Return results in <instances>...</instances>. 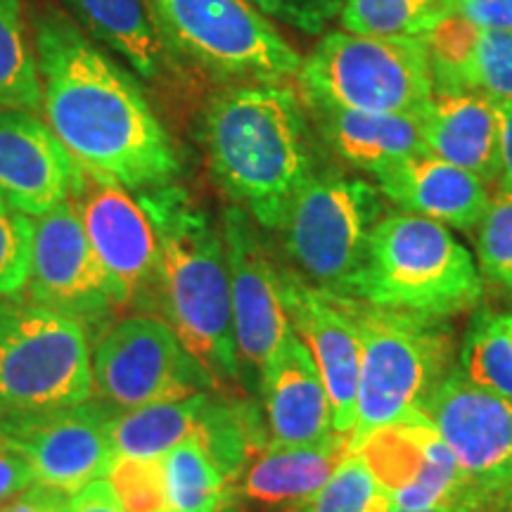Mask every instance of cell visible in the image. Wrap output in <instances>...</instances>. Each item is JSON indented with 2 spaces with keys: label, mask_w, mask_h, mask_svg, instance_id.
I'll return each instance as SVG.
<instances>
[{
  "label": "cell",
  "mask_w": 512,
  "mask_h": 512,
  "mask_svg": "<svg viewBox=\"0 0 512 512\" xmlns=\"http://www.w3.org/2000/svg\"><path fill=\"white\" fill-rule=\"evenodd\" d=\"M299 93L309 105L354 112L420 114L434 83L420 38H384L332 29L302 60Z\"/></svg>",
  "instance_id": "52a82bcc"
},
{
  "label": "cell",
  "mask_w": 512,
  "mask_h": 512,
  "mask_svg": "<svg viewBox=\"0 0 512 512\" xmlns=\"http://www.w3.org/2000/svg\"><path fill=\"white\" fill-rule=\"evenodd\" d=\"M107 484L124 512H169L162 458H114Z\"/></svg>",
  "instance_id": "d6a6232c"
},
{
  "label": "cell",
  "mask_w": 512,
  "mask_h": 512,
  "mask_svg": "<svg viewBox=\"0 0 512 512\" xmlns=\"http://www.w3.org/2000/svg\"><path fill=\"white\" fill-rule=\"evenodd\" d=\"M482 31L456 10L420 38L430 64L434 93L477 91L475 74Z\"/></svg>",
  "instance_id": "f1b7e54d"
},
{
  "label": "cell",
  "mask_w": 512,
  "mask_h": 512,
  "mask_svg": "<svg viewBox=\"0 0 512 512\" xmlns=\"http://www.w3.org/2000/svg\"><path fill=\"white\" fill-rule=\"evenodd\" d=\"M74 202L93 252L126 292L128 306L157 311L159 245L138 197L119 185L86 176V185Z\"/></svg>",
  "instance_id": "2e32d148"
},
{
  "label": "cell",
  "mask_w": 512,
  "mask_h": 512,
  "mask_svg": "<svg viewBox=\"0 0 512 512\" xmlns=\"http://www.w3.org/2000/svg\"><path fill=\"white\" fill-rule=\"evenodd\" d=\"M501 325H503L505 335H508V339L512 342V311L501 313Z\"/></svg>",
  "instance_id": "b9f144b4"
},
{
  "label": "cell",
  "mask_w": 512,
  "mask_h": 512,
  "mask_svg": "<svg viewBox=\"0 0 512 512\" xmlns=\"http://www.w3.org/2000/svg\"><path fill=\"white\" fill-rule=\"evenodd\" d=\"M503 110V169L498 188L512 192V102H501Z\"/></svg>",
  "instance_id": "ab89813d"
},
{
  "label": "cell",
  "mask_w": 512,
  "mask_h": 512,
  "mask_svg": "<svg viewBox=\"0 0 512 512\" xmlns=\"http://www.w3.org/2000/svg\"><path fill=\"white\" fill-rule=\"evenodd\" d=\"M91 394L86 330L31 299H0V418L79 406Z\"/></svg>",
  "instance_id": "ba28073f"
},
{
  "label": "cell",
  "mask_w": 512,
  "mask_h": 512,
  "mask_svg": "<svg viewBox=\"0 0 512 512\" xmlns=\"http://www.w3.org/2000/svg\"><path fill=\"white\" fill-rule=\"evenodd\" d=\"M67 512H124L117 498H114L110 484L98 482L88 484L79 494L69 496Z\"/></svg>",
  "instance_id": "f35d334b"
},
{
  "label": "cell",
  "mask_w": 512,
  "mask_h": 512,
  "mask_svg": "<svg viewBox=\"0 0 512 512\" xmlns=\"http://www.w3.org/2000/svg\"><path fill=\"white\" fill-rule=\"evenodd\" d=\"M392 512H467V508H434V510H392Z\"/></svg>",
  "instance_id": "7bdbcfd3"
},
{
  "label": "cell",
  "mask_w": 512,
  "mask_h": 512,
  "mask_svg": "<svg viewBox=\"0 0 512 512\" xmlns=\"http://www.w3.org/2000/svg\"><path fill=\"white\" fill-rule=\"evenodd\" d=\"M370 467L394 510L470 508V491L451 448L425 415L382 427L354 451Z\"/></svg>",
  "instance_id": "9a60e30c"
},
{
  "label": "cell",
  "mask_w": 512,
  "mask_h": 512,
  "mask_svg": "<svg viewBox=\"0 0 512 512\" xmlns=\"http://www.w3.org/2000/svg\"><path fill=\"white\" fill-rule=\"evenodd\" d=\"M261 380L273 446H304L332 437V406L320 370L304 339L294 332Z\"/></svg>",
  "instance_id": "44dd1931"
},
{
  "label": "cell",
  "mask_w": 512,
  "mask_h": 512,
  "mask_svg": "<svg viewBox=\"0 0 512 512\" xmlns=\"http://www.w3.org/2000/svg\"><path fill=\"white\" fill-rule=\"evenodd\" d=\"M285 299L294 332L304 339L328 389L335 432L349 437L356 422L361 335L347 302L339 294L318 290L283 264Z\"/></svg>",
  "instance_id": "e0dca14e"
},
{
  "label": "cell",
  "mask_w": 512,
  "mask_h": 512,
  "mask_svg": "<svg viewBox=\"0 0 512 512\" xmlns=\"http://www.w3.org/2000/svg\"><path fill=\"white\" fill-rule=\"evenodd\" d=\"M467 512H512V482L491 494L479 496Z\"/></svg>",
  "instance_id": "60d3db41"
},
{
  "label": "cell",
  "mask_w": 512,
  "mask_h": 512,
  "mask_svg": "<svg viewBox=\"0 0 512 512\" xmlns=\"http://www.w3.org/2000/svg\"><path fill=\"white\" fill-rule=\"evenodd\" d=\"M67 501L69 496L62 491L34 482L0 505V512H67Z\"/></svg>",
  "instance_id": "8d00e7d4"
},
{
  "label": "cell",
  "mask_w": 512,
  "mask_h": 512,
  "mask_svg": "<svg viewBox=\"0 0 512 512\" xmlns=\"http://www.w3.org/2000/svg\"><path fill=\"white\" fill-rule=\"evenodd\" d=\"M425 152L498 183L503 169L501 102L479 91L434 93L422 110Z\"/></svg>",
  "instance_id": "d6986e66"
},
{
  "label": "cell",
  "mask_w": 512,
  "mask_h": 512,
  "mask_svg": "<svg viewBox=\"0 0 512 512\" xmlns=\"http://www.w3.org/2000/svg\"><path fill=\"white\" fill-rule=\"evenodd\" d=\"M178 60L223 83L290 81L302 55L247 0H152Z\"/></svg>",
  "instance_id": "9c48e42d"
},
{
  "label": "cell",
  "mask_w": 512,
  "mask_h": 512,
  "mask_svg": "<svg viewBox=\"0 0 512 512\" xmlns=\"http://www.w3.org/2000/svg\"><path fill=\"white\" fill-rule=\"evenodd\" d=\"M114 408L86 401L57 411L0 418V444L19 453L38 484L74 496L107 477L114 463L110 420Z\"/></svg>",
  "instance_id": "4fadbf2b"
},
{
  "label": "cell",
  "mask_w": 512,
  "mask_h": 512,
  "mask_svg": "<svg viewBox=\"0 0 512 512\" xmlns=\"http://www.w3.org/2000/svg\"><path fill=\"white\" fill-rule=\"evenodd\" d=\"M458 0H342V29L363 36L422 38Z\"/></svg>",
  "instance_id": "83f0119b"
},
{
  "label": "cell",
  "mask_w": 512,
  "mask_h": 512,
  "mask_svg": "<svg viewBox=\"0 0 512 512\" xmlns=\"http://www.w3.org/2000/svg\"><path fill=\"white\" fill-rule=\"evenodd\" d=\"M169 512H223L238 486L197 441H183L162 456Z\"/></svg>",
  "instance_id": "484cf974"
},
{
  "label": "cell",
  "mask_w": 512,
  "mask_h": 512,
  "mask_svg": "<svg viewBox=\"0 0 512 512\" xmlns=\"http://www.w3.org/2000/svg\"><path fill=\"white\" fill-rule=\"evenodd\" d=\"M223 512H240V510H235V508H233V505H228V508H226V510H223Z\"/></svg>",
  "instance_id": "ee69618b"
},
{
  "label": "cell",
  "mask_w": 512,
  "mask_h": 512,
  "mask_svg": "<svg viewBox=\"0 0 512 512\" xmlns=\"http://www.w3.org/2000/svg\"><path fill=\"white\" fill-rule=\"evenodd\" d=\"M34 219L0 202V299L17 297L29 283Z\"/></svg>",
  "instance_id": "836d02e7"
},
{
  "label": "cell",
  "mask_w": 512,
  "mask_h": 512,
  "mask_svg": "<svg viewBox=\"0 0 512 512\" xmlns=\"http://www.w3.org/2000/svg\"><path fill=\"white\" fill-rule=\"evenodd\" d=\"M384 214L387 200L373 181L323 166L294 197L275 235L306 283L351 297Z\"/></svg>",
  "instance_id": "8992f818"
},
{
  "label": "cell",
  "mask_w": 512,
  "mask_h": 512,
  "mask_svg": "<svg viewBox=\"0 0 512 512\" xmlns=\"http://www.w3.org/2000/svg\"><path fill=\"white\" fill-rule=\"evenodd\" d=\"M31 29L43 117L83 174L131 192L174 183L181 155L136 76L60 10L43 8Z\"/></svg>",
  "instance_id": "6da1fadb"
},
{
  "label": "cell",
  "mask_w": 512,
  "mask_h": 512,
  "mask_svg": "<svg viewBox=\"0 0 512 512\" xmlns=\"http://www.w3.org/2000/svg\"><path fill=\"white\" fill-rule=\"evenodd\" d=\"M261 15L287 27L302 31V34L320 36L335 19H339L342 0H247Z\"/></svg>",
  "instance_id": "d590c367"
},
{
  "label": "cell",
  "mask_w": 512,
  "mask_h": 512,
  "mask_svg": "<svg viewBox=\"0 0 512 512\" xmlns=\"http://www.w3.org/2000/svg\"><path fill=\"white\" fill-rule=\"evenodd\" d=\"M34 470L19 453L0 444V505L34 484Z\"/></svg>",
  "instance_id": "74e56055"
},
{
  "label": "cell",
  "mask_w": 512,
  "mask_h": 512,
  "mask_svg": "<svg viewBox=\"0 0 512 512\" xmlns=\"http://www.w3.org/2000/svg\"><path fill=\"white\" fill-rule=\"evenodd\" d=\"M221 235L230 273L238 356L240 363H247V368L261 377L294 335L283 264L273 256L261 228L235 204L223 209Z\"/></svg>",
  "instance_id": "7c38bea8"
},
{
  "label": "cell",
  "mask_w": 512,
  "mask_h": 512,
  "mask_svg": "<svg viewBox=\"0 0 512 512\" xmlns=\"http://www.w3.org/2000/svg\"><path fill=\"white\" fill-rule=\"evenodd\" d=\"M88 36L119 55L147 83L174 72L176 55L166 43L152 0H64Z\"/></svg>",
  "instance_id": "603a6c76"
},
{
  "label": "cell",
  "mask_w": 512,
  "mask_h": 512,
  "mask_svg": "<svg viewBox=\"0 0 512 512\" xmlns=\"http://www.w3.org/2000/svg\"><path fill=\"white\" fill-rule=\"evenodd\" d=\"M373 183L399 211L456 230H477L491 202L484 181L430 152L403 159L375 176Z\"/></svg>",
  "instance_id": "ffe728a7"
},
{
  "label": "cell",
  "mask_w": 512,
  "mask_h": 512,
  "mask_svg": "<svg viewBox=\"0 0 512 512\" xmlns=\"http://www.w3.org/2000/svg\"><path fill=\"white\" fill-rule=\"evenodd\" d=\"M475 88L496 102H512V31H482Z\"/></svg>",
  "instance_id": "e575fe53"
},
{
  "label": "cell",
  "mask_w": 512,
  "mask_h": 512,
  "mask_svg": "<svg viewBox=\"0 0 512 512\" xmlns=\"http://www.w3.org/2000/svg\"><path fill=\"white\" fill-rule=\"evenodd\" d=\"M211 401L200 392L183 401L152 403L114 413L110 420V441L117 458H162L183 441L195 439Z\"/></svg>",
  "instance_id": "d4e9b609"
},
{
  "label": "cell",
  "mask_w": 512,
  "mask_h": 512,
  "mask_svg": "<svg viewBox=\"0 0 512 512\" xmlns=\"http://www.w3.org/2000/svg\"><path fill=\"white\" fill-rule=\"evenodd\" d=\"M0 107L41 110V79L22 0H0Z\"/></svg>",
  "instance_id": "4316f807"
},
{
  "label": "cell",
  "mask_w": 512,
  "mask_h": 512,
  "mask_svg": "<svg viewBox=\"0 0 512 512\" xmlns=\"http://www.w3.org/2000/svg\"><path fill=\"white\" fill-rule=\"evenodd\" d=\"M159 245L157 311L214 382L240 380L230 273L221 226L171 183L138 192Z\"/></svg>",
  "instance_id": "3957f363"
},
{
  "label": "cell",
  "mask_w": 512,
  "mask_h": 512,
  "mask_svg": "<svg viewBox=\"0 0 512 512\" xmlns=\"http://www.w3.org/2000/svg\"><path fill=\"white\" fill-rule=\"evenodd\" d=\"M86 174L50 126L27 110L0 107V202L19 214H48L76 200Z\"/></svg>",
  "instance_id": "ac0fdd59"
},
{
  "label": "cell",
  "mask_w": 512,
  "mask_h": 512,
  "mask_svg": "<svg viewBox=\"0 0 512 512\" xmlns=\"http://www.w3.org/2000/svg\"><path fill=\"white\" fill-rule=\"evenodd\" d=\"M361 335L356 422L349 453L382 427L422 413L434 389L456 370L451 318L392 311L344 297Z\"/></svg>",
  "instance_id": "277c9868"
},
{
  "label": "cell",
  "mask_w": 512,
  "mask_h": 512,
  "mask_svg": "<svg viewBox=\"0 0 512 512\" xmlns=\"http://www.w3.org/2000/svg\"><path fill=\"white\" fill-rule=\"evenodd\" d=\"M197 138L211 181L271 233L323 169L309 107L287 81L223 83L204 102Z\"/></svg>",
  "instance_id": "7a4b0ae2"
},
{
  "label": "cell",
  "mask_w": 512,
  "mask_h": 512,
  "mask_svg": "<svg viewBox=\"0 0 512 512\" xmlns=\"http://www.w3.org/2000/svg\"><path fill=\"white\" fill-rule=\"evenodd\" d=\"M477 266L484 283L512 299V192L498 190L477 226Z\"/></svg>",
  "instance_id": "1f68e13d"
},
{
  "label": "cell",
  "mask_w": 512,
  "mask_h": 512,
  "mask_svg": "<svg viewBox=\"0 0 512 512\" xmlns=\"http://www.w3.org/2000/svg\"><path fill=\"white\" fill-rule=\"evenodd\" d=\"M91 370L98 399L121 411L183 401L216 387L169 323L147 313L121 318L95 339Z\"/></svg>",
  "instance_id": "30bf717a"
},
{
  "label": "cell",
  "mask_w": 512,
  "mask_h": 512,
  "mask_svg": "<svg viewBox=\"0 0 512 512\" xmlns=\"http://www.w3.org/2000/svg\"><path fill=\"white\" fill-rule=\"evenodd\" d=\"M392 498L361 456L349 453L320 491L285 512H392Z\"/></svg>",
  "instance_id": "4dcf8cb0"
},
{
  "label": "cell",
  "mask_w": 512,
  "mask_h": 512,
  "mask_svg": "<svg viewBox=\"0 0 512 512\" xmlns=\"http://www.w3.org/2000/svg\"><path fill=\"white\" fill-rule=\"evenodd\" d=\"M306 107L323 150L361 174L375 178L403 159L425 152L422 112H354L309 102Z\"/></svg>",
  "instance_id": "7402d4cb"
},
{
  "label": "cell",
  "mask_w": 512,
  "mask_h": 512,
  "mask_svg": "<svg viewBox=\"0 0 512 512\" xmlns=\"http://www.w3.org/2000/svg\"><path fill=\"white\" fill-rule=\"evenodd\" d=\"M422 415L451 448L472 503L512 482V399L477 387L456 366Z\"/></svg>",
  "instance_id": "5bb4252c"
},
{
  "label": "cell",
  "mask_w": 512,
  "mask_h": 512,
  "mask_svg": "<svg viewBox=\"0 0 512 512\" xmlns=\"http://www.w3.org/2000/svg\"><path fill=\"white\" fill-rule=\"evenodd\" d=\"M458 370L486 392L512 399V342L501 325V313L479 311L472 318L458 349Z\"/></svg>",
  "instance_id": "f546056e"
},
{
  "label": "cell",
  "mask_w": 512,
  "mask_h": 512,
  "mask_svg": "<svg viewBox=\"0 0 512 512\" xmlns=\"http://www.w3.org/2000/svg\"><path fill=\"white\" fill-rule=\"evenodd\" d=\"M27 299L76 320L98 339L128 309V297L93 252L76 202H62L34 219Z\"/></svg>",
  "instance_id": "8fae6325"
},
{
  "label": "cell",
  "mask_w": 512,
  "mask_h": 512,
  "mask_svg": "<svg viewBox=\"0 0 512 512\" xmlns=\"http://www.w3.org/2000/svg\"><path fill=\"white\" fill-rule=\"evenodd\" d=\"M349 456V437H332L304 446L268 444L247 470H242L240 494L264 508H285L304 503L335 475Z\"/></svg>",
  "instance_id": "cb8c5ba5"
},
{
  "label": "cell",
  "mask_w": 512,
  "mask_h": 512,
  "mask_svg": "<svg viewBox=\"0 0 512 512\" xmlns=\"http://www.w3.org/2000/svg\"><path fill=\"white\" fill-rule=\"evenodd\" d=\"M351 299L453 318L482 304L484 278L467 247L446 226L408 211H387L373 230Z\"/></svg>",
  "instance_id": "5b68a950"
}]
</instances>
